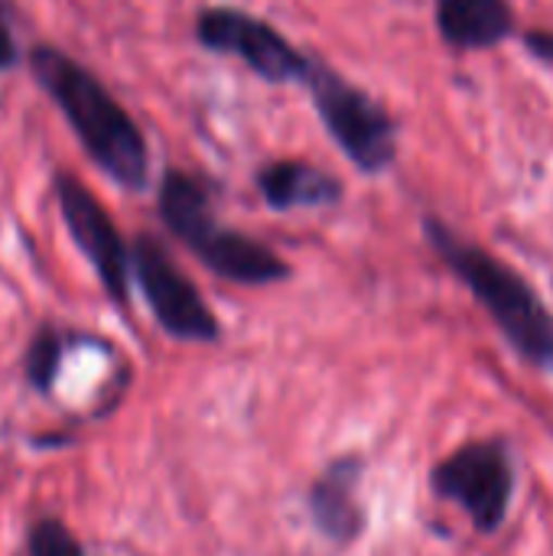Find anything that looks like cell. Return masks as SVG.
I'll use <instances>...</instances> for the list:
<instances>
[{"instance_id": "cell-1", "label": "cell", "mask_w": 553, "mask_h": 556, "mask_svg": "<svg viewBox=\"0 0 553 556\" xmlns=\"http://www.w3.org/2000/svg\"><path fill=\"white\" fill-rule=\"evenodd\" d=\"M424 235L437 257L492 316L508 345L535 368L553 371V313L544 306L538 290L512 264L463 238L450 222L437 215L424 218Z\"/></svg>"}, {"instance_id": "cell-2", "label": "cell", "mask_w": 553, "mask_h": 556, "mask_svg": "<svg viewBox=\"0 0 553 556\" xmlns=\"http://www.w3.org/2000/svg\"><path fill=\"white\" fill-rule=\"evenodd\" d=\"M29 65L75 127L91 160L124 189H143L150 173L147 140L134 117L111 98V91L88 68L49 46L33 49Z\"/></svg>"}, {"instance_id": "cell-3", "label": "cell", "mask_w": 553, "mask_h": 556, "mask_svg": "<svg viewBox=\"0 0 553 556\" xmlns=\"http://www.w3.org/2000/svg\"><path fill=\"white\" fill-rule=\"evenodd\" d=\"M160 218L166 228L222 280L241 287H271L290 277V264L264 241L225 228L212 212V192L202 179L169 169L160 182Z\"/></svg>"}, {"instance_id": "cell-4", "label": "cell", "mask_w": 553, "mask_h": 556, "mask_svg": "<svg viewBox=\"0 0 553 556\" xmlns=\"http://www.w3.org/2000/svg\"><path fill=\"white\" fill-rule=\"evenodd\" d=\"M303 85L313 98V108L326 134L359 173L378 176L394 166L398 121L381 101H375L368 91L352 85L342 72L326 65L319 55H313Z\"/></svg>"}, {"instance_id": "cell-5", "label": "cell", "mask_w": 553, "mask_h": 556, "mask_svg": "<svg viewBox=\"0 0 553 556\" xmlns=\"http://www.w3.org/2000/svg\"><path fill=\"white\" fill-rule=\"evenodd\" d=\"M196 39L209 52L244 62L267 85H303L313 65V55L297 49L274 23L238 7H205L196 16Z\"/></svg>"}, {"instance_id": "cell-6", "label": "cell", "mask_w": 553, "mask_h": 556, "mask_svg": "<svg viewBox=\"0 0 553 556\" xmlns=\"http://www.w3.org/2000/svg\"><path fill=\"white\" fill-rule=\"evenodd\" d=\"M440 498L460 505L479 534H495L515 495V472L499 443H469L430 472Z\"/></svg>"}, {"instance_id": "cell-7", "label": "cell", "mask_w": 553, "mask_h": 556, "mask_svg": "<svg viewBox=\"0 0 553 556\" xmlns=\"http://www.w3.org/2000/svg\"><path fill=\"white\" fill-rule=\"evenodd\" d=\"M130 267H134V277H137L156 323L163 326V332H169L179 342H215L218 339L215 313L205 306L196 283L176 267V261L156 238L140 235L134 241Z\"/></svg>"}, {"instance_id": "cell-8", "label": "cell", "mask_w": 553, "mask_h": 556, "mask_svg": "<svg viewBox=\"0 0 553 556\" xmlns=\"http://www.w3.org/2000/svg\"><path fill=\"white\" fill-rule=\"evenodd\" d=\"M59 192V205H62V218L75 238V244L88 254V261L95 264L104 290L111 293L114 303H127V283H130V251L121 241L111 215L101 208V202L72 176H59L55 182Z\"/></svg>"}, {"instance_id": "cell-9", "label": "cell", "mask_w": 553, "mask_h": 556, "mask_svg": "<svg viewBox=\"0 0 553 556\" xmlns=\"http://www.w3.org/2000/svg\"><path fill=\"white\" fill-rule=\"evenodd\" d=\"M443 42L456 52H482L502 46L515 33L508 0H433Z\"/></svg>"}, {"instance_id": "cell-10", "label": "cell", "mask_w": 553, "mask_h": 556, "mask_svg": "<svg viewBox=\"0 0 553 556\" xmlns=\"http://www.w3.org/2000/svg\"><path fill=\"white\" fill-rule=\"evenodd\" d=\"M359 459H336L310 489V515L323 538L332 544H349L365 528V511L359 505Z\"/></svg>"}, {"instance_id": "cell-11", "label": "cell", "mask_w": 553, "mask_h": 556, "mask_svg": "<svg viewBox=\"0 0 553 556\" xmlns=\"http://www.w3.org/2000/svg\"><path fill=\"white\" fill-rule=\"evenodd\" d=\"M257 192L274 212H293V208H332L342 202L345 189L342 182L306 163V160H277L257 169Z\"/></svg>"}, {"instance_id": "cell-12", "label": "cell", "mask_w": 553, "mask_h": 556, "mask_svg": "<svg viewBox=\"0 0 553 556\" xmlns=\"http://www.w3.org/2000/svg\"><path fill=\"white\" fill-rule=\"evenodd\" d=\"M59 339L49 332V329H42L36 339H33V345H29V355H26V375H29V381H33V388H39V391H49V384H52V378H55V368H59Z\"/></svg>"}, {"instance_id": "cell-13", "label": "cell", "mask_w": 553, "mask_h": 556, "mask_svg": "<svg viewBox=\"0 0 553 556\" xmlns=\"http://www.w3.org/2000/svg\"><path fill=\"white\" fill-rule=\"evenodd\" d=\"M29 556H85L78 541L59 521H39L29 534Z\"/></svg>"}, {"instance_id": "cell-14", "label": "cell", "mask_w": 553, "mask_h": 556, "mask_svg": "<svg viewBox=\"0 0 553 556\" xmlns=\"http://www.w3.org/2000/svg\"><path fill=\"white\" fill-rule=\"evenodd\" d=\"M525 46L535 59H541L544 65H553V33L551 29H528L525 33Z\"/></svg>"}, {"instance_id": "cell-15", "label": "cell", "mask_w": 553, "mask_h": 556, "mask_svg": "<svg viewBox=\"0 0 553 556\" xmlns=\"http://www.w3.org/2000/svg\"><path fill=\"white\" fill-rule=\"evenodd\" d=\"M16 62V42L10 36V29L0 23V68H10Z\"/></svg>"}]
</instances>
